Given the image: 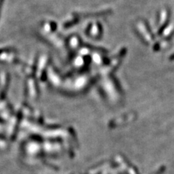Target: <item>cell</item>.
I'll return each instance as SVG.
<instances>
[{"label":"cell","instance_id":"obj_3","mask_svg":"<svg viewBox=\"0 0 174 174\" xmlns=\"http://www.w3.org/2000/svg\"><path fill=\"white\" fill-rule=\"evenodd\" d=\"M80 40L77 37H73L71 41V45L74 48H76L78 46V43H79Z\"/></svg>","mask_w":174,"mask_h":174},{"label":"cell","instance_id":"obj_1","mask_svg":"<svg viewBox=\"0 0 174 174\" xmlns=\"http://www.w3.org/2000/svg\"><path fill=\"white\" fill-rule=\"evenodd\" d=\"M138 29L140 31L142 36L145 38V39L147 40V41H152L153 39V36H152V33L149 30V28L144 22H139L138 23Z\"/></svg>","mask_w":174,"mask_h":174},{"label":"cell","instance_id":"obj_2","mask_svg":"<svg viewBox=\"0 0 174 174\" xmlns=\"http://www.w3.org/2000/svg\"><path fill=\"white\" fill-rule=\"evenodd\" d=\"M89 33L93 37L98 38V37L100 36L101 34H102V28H101L100 25L99 24H97V25L91 27Z\"/></svg>","mask_w":174,"mask_h":174}]
</instances>
